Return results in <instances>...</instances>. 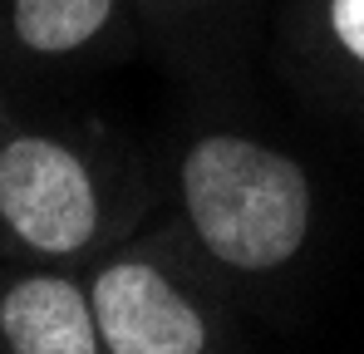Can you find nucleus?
I'll return each mask as SVG.
<instances>
[{"instance_id": "nucleus-6", "label": "nucleus", "mask_w": 364, "mask_h": 354, "mask_svg": "<svg viewBox=\"0 0 364 354\" xmlns=\"http://www.w3.org/2000/svg\"><path fill=\"white\" fill-rule=\"evenodd\" d=\"M305 45L330 64L335 79L364 89V0H305Z\"/></svg>"}, {"instance_id": "nucleus-3", "label": "nucleus", "mask_w": 364, "mask_h": 354, "mask_svg": "<svg viewBox=\"0 0 364 354\" xmlns=\"http://www.w3.org/2000/svg\"><path fill=\"white\" fill-rule=\"evenodd\" d=\"M128 187L74 138L25 128L0 138V232L45 266H79L123 241Z\"/></svg>"}, {"instance_id": "nucleus-1", "label": "nucleus", "mask_w": 364, "mask_h": 354, "mask_svg": "<svg viewBox=\"0 0 364 354\" xmlns=\"http://www.w3.org/2000/svg\"><path fill=\"white\" fill-rule=\"evenodd\" d=\"M178 236L222 286H271L296 271L320 222L315 177L246 128H197L173 163Z\"/></svg>"}, {"instance_id": "nucleus-5", "label": "nucleus", "mask_w": 364, "mask_h": 354, "mask_svg": "<svg viewBox=\"0 0 364 354\" xmlns=\"http://www.w3.org/2000/svg\"><path fill=\"white\" fill-rule=\"evenodd\" d=\"M5 40L30 64H84L119 55L133 35V0H0Z\"/></svg>"}, {"instance_id": "nucleus-7", "label": "nucleus", "mask_w": 364, "mask_h": 354, "mask_svg": "<svg viewBox=\"0 0 364 354\" xmlns=\"http://www.w3.org/2000/svg\"><path fill=\"white\" fill-rule=\"evenodd\" d=\"M163 5H178V10H197V5H217V0H163Z\"/></svg>"}, {"instance_id": "nucleus-2", "label": "nucleus", "mask_w": 364, "mask_h": 354, "mask_svg": "<svg viewBox=\"0 0 364 354\" xmlns=\"http://www.w3.org/2000/svg\"><path fill=\"white\" fill-rule=\"evenodd\" d=\"M104 354H217L237 325L222 305V281L173 232L123 236L84 271Z\"/></svg>"}, {"instance_id": "nucleus-4", "label": "nucleus", "mask_w": 364, "mask_h": 354, "mask_svg": "<svg viewBox=\"0 0 364 354\" xmlns=\"http://www.w3.org/2000/svg\"><path fill=\"white\" fill-rule=\"evenodd\" d=\"M0 350L5 354H104L89 286L79 266L20 271L0 286Z\"/></svg>"}]
</instances>
